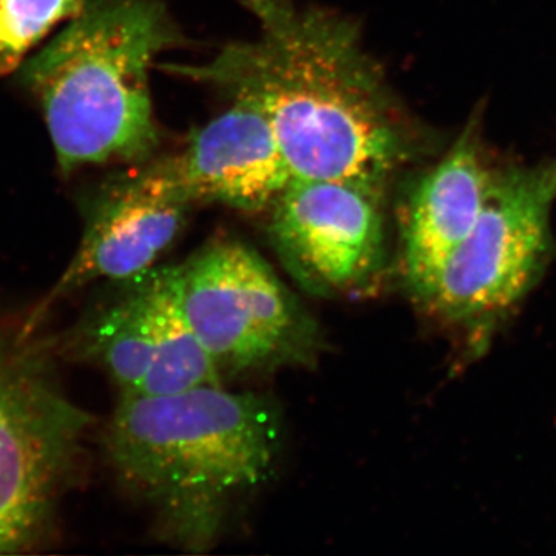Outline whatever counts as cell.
Here are the masks:
<instances>
[{"label": "cell", "instance_id": "cell-2", "mask_svg": "<svg viewBox=\"0 0 556 556\" xmlns=\"http://www.w3.org/2000/svg\"><path fill=\"white\" fill-rule=\"evenodd\" d=\"M101 445L119 484L175 540L206 544L228 508L273 477L281 422L266 399L223 386L119 394Z\"/></svg>", "mask_w": 556, "mask_h": 556}, {"label": "cell", "instance_id": "cell-5", "mask_svg": "<svg viewBox=\"0 0 556 556\" xmlns=\"http://www.w3.org/2000/svg\"><path fill=\"white\" fill-rule=\"evenodd\" d=\"M556 160L503 161L484 211L419 303L482 356L555 257Z\"/></svg>", "mask_w": 556, "mask_h": 556}, {"label": "cell", "instance_id": "cell-10", "mask_svg": "<svg viewBox=\"0 0 556 556\" xmlns=\"http://www.w3.org/2000/svg\"><path fill=\"white\" fill-rule=\"evenodd\" d=\"M482 115L481 108L471 113L452 148L419 179L409 197L402 233V274L409 294L419 303L477 225L503 163L486 149Z\"/></svg>", "mask_w": 556, "mask_h": 556}, {"label": "cell", "instance_id": "cell-6", "mask_svg": "<svg viewBox=\"0 0 556 556\" xmlns=\"http://www.w3.org/2000/svg\"><path fill=\"white\" fill-rule=\"evenodd\" d=\"M54 340L62 364L104 372L119 394L163 396L223 383L181 308L175 266L97 285Z\"/></svg>", "mask_w": 556, "mask_h": 556}, {"label": "cell", "instance_id": "cell-7", "mask_svg": "<svg viewBox=\"0 0 556 556\" xmlns=\"http://www.w3.org/2000/svg\"><path fill=\"white\" fill-rule=\"evenodd\" d=\"M175 273L181 308L222 378L309 358L313 321L254 249L217 241Z\"/></svg>", "mask_w": 556, "mask_h": 556}, {"label": "cell", "instance_id": "cell-8", "mask_svg": "<svg viewBox=\"0 0 556 556\" xmlns=\"http://www.w3.org/2000/svg\"><path fill=\"white\" fill-rule=\"evenodd\" d=\"M192 206L167 159L102 179L80 204L84 229L75 255L49 291L30 303L31 327L49 325L53 309L76 292L155 268Z\"/></svg>", "mask_w": 556, "mask_h": 556}, {"label": "cell", "instance_id": "cell-3", "mask_svg": "<svg viewBox=\"0 0 556 556\" xmlns=\"http://www.w3.org/2000/svg\"><path fill=\"white\" fill-rule=\"evenodd\" d=\"M181 36L160 0H84L22 68L64 174L146 161L159 146L149 68Z\"/></svg>", "mask_w": 556, "mask_h": 556}, {"label": "cell", "instance_id": "cell-12", "mask_svg": "<svg viewBox=\"0 0 556 556\" xmlns=\"http://www.w3.org/2000/svg\"><path fill=\"white\" fill-rule=\"evenodd\" d=\"M83 7L84 0H0V76L20 67L28 50Z\"/></svg>", "mask_w": 556, "mask_h": 556}, {"label": "cell", "instance_id": "cell-9", "mask_svg": "<svg viewBox=\"0 0 556 556\" xmlns=\"http://www.w3.org/2000/svg\"><path fill=\"white\" fill-rule=\"evenodd\" d=\"M380 192L343 179L294 178L274 200L270 237L292 277L313 294H353L383 268Z\"/></svg>", "mask_w": 556, "mask_h": 556}, {"label": "cell", "instance_id": "cell-11", "mask_svg": "<svg viewBox=\"0 0 556 556\" xmlns=\"http://www.w3.org/2000/svg\"><path fill=\"white\" fill-rule=\"evenodd\" d=\"M167 163L193 204L260 211L294 179L268 121L240 101L197 130Z\"/></svg>", "mask_w": 556, "mask_h": 556}, {"label": "cell", "instance_id": "cell-4", "mask_svg": "<svg viewBox=\"0 0 556 556\" xmlns=\"http://www.w3.org/2000/svg\"><path fill=\"white\" fill-rule=\"evenodd\" d=\"M0 295V555L49 546L87 470L97 419L62 383L54 331Z\"/></svg>", "mask_w": 556, "mask_h": 556}, {"label": "cell", "instance_id": "cell-1", "mask_svg": "<svg viewBox=\"0 0 556 556\" xmlns=\"http://www.w3.org/2000/svg\"><path fill=\"white\" fill-rule=\"evenodd\" d=\"M257 35L200 65L170 67L268 121L294 178L343 179L380 192L415 137L345 17L292 0H239Z\"/></svg>", "mask_w": 556, "mask_h": 556}]
</instances>
